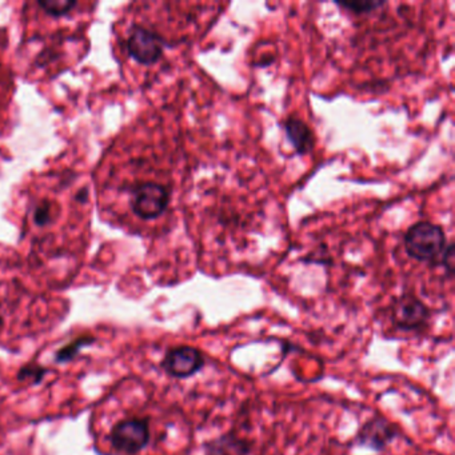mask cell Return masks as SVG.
<instances>
[{"label":"cell","instance_id":"ba28073f","mask_svg":"<svg viewBox=\"0 0 455 455\" xmlns=\"http://www.w3.org/2000/svg\"><path fill=\"white\" fill-rule=\"evenodd\" d=\"M204 450V455H250L252 443L239 434L228 431L207 441Z\"/></svg>","mask_w":455,"mask_h":455},{"label":"cell","instance_id":"30bf717a","mask_svg":"<svg viewBox=\"0 0 455 455\" xmlns=\"http://www.w3.org/2000/svg\"><path fill=\"white\" fill-rule=\"evenodd\" d=\"M95 342H97V339L92 335H82V337L76 338L55 353V362L57 363H68V362L74 361L84 348L89 347Z\"/></svg>","mask_w":455,"mask_h":455},{"label":"cell","instance_id":"5b68a950","mask_svg":"<svg viewBox=\"0 0 455 455\" xmlns=\"http://www.w3.org/2000/svg\"><path fill=\"white\" fill-rule=\"evenodd\" d=\"M161 366L169 377L188 379L206 366V356L194 346H175L164 354Z\"/></svg>","mask_w":455,"mask_h":455},{"label":"cell","instance_id":"7a4b0ae2","mask_svg":"<svg viewBox=\"0 0 455 455\" xmlns=\"http://www.w3.org/2000/svg\"><path fill=\"white\" fill-rule=\"evenodd\" d=\"M391 323L395 329L409 334H417L427 329L431 310L417 295L402 294L391 305Z\"/></svg>","mask_w":455,"mask_h":455},{"label":"cell","instance_id":"52a82bcc","mask_svg":"<svg viewBox=\"0 0 455 455\" xmlns=\"http://www.w3.org/2000/svg\"><path fill=\"white\" fill-rule=\"evenodd\" d=\"M130 57L140 65H154L164 55V42L158 34L145 28H132L127 39Z\"/></svg>","mask_w":455,"mask_h":455},{"label":"cell","instance_id":"7c38bea8","mask_svg":"<svg viewBox=\"0 0 455 455\" xmlns=\"http://www.w3.org/2000/svg\"><path fill=\"white\" fill-rule=\"evenodd\" d=\"M50 369L49 367L42 366V364L31 363L25 364V366L20 367V371H18V379L23 380H30L34 385H38L42 380L46 378V375L49 374Z\"/></svg>","mask_w":455,"mask_h":455},{"label":"cell","instance_id":"6da1fadb","mask_svg":"<svg viewBox=\"0 0 455 455\" xmlns=\"http://www.w3.org/2000/svg\"><path fill=\"white\" fill-rule=\"evenodd\" d=\"M446 247L443 228L431 222L415 223L404 234V250L418 262L439 265Z\"/></svg>","mask_w":455,"mask_h":455},{"label":"cell","instance_id":"3957f363","mask_svg":"<svg viewBox=\"0 0 455 455\" xmlns=\"http://www.w3.org/2000/svg\"><path fill=\"white\" fill-rule=\"evenodd\" d=\"M172 193L161 183L146 182L135 186L130 198L132 212L143 220H154L166 212Z\"/></svg>","mask_w":455,"mask_h":455},{"label":"cell","instance_id":"4fadbf2b","mask_svg":"<svg viewBox=\"0 0 455 455\" xmlns=\"http://www.w3.org/2000/svg\"><path fill=\"white\" fill-rule=\"evenodd\" d=\"M38 6L52 17H65L76 6V2L70 0H46V2H38Z\"/></svg>","mask_w":455,"mask_h":455},{"label":"cell","instance_id":"8fae6325","mask_svg":"<svg viewBox=\"0 0 455 455\" xmlns=\"http://www.w3.org/2000/svg\"><path fill=\"white\" fill-rule=\"evenodd\" d=\"M335 4L340 9L347 10V12L355 15L370 14V12L386 6L385 2H379V0H359V2H345V4L339 2V4Z\"/></svg>","mask_w":455,"mask_h":455},{"label":"cell","instance_id":"277c9868","mask_svg":"<svg viewBox=\"0 0 455 455\" xmlns=\"http://www.w3.org/2000/svg\"><path fill=\"white\" fill-rule=\"evenodd\" d=\"M150 422L148 418H126L116 423L110 433L111 446L116 451L135 455L150 443Z\"/></svg>","mask_w":455,"mask_h":455},{"label":"cell","instance_id":"9c48e42d","mask_svg":"<svg viewBox=\"0 0 455 455\" xmlns=\"http://www.w3.org/2000/svg\"><path fill=\"white\" fill-rule=\"evenodd\" d=\"M284 134L298 156H306L315 146V137L310 127L299 118H287L283 122Z\"/></svg>","mask_w":455,"mask_h":455},{"label":"cell","instance_id":"9a60e30c","mask_svg":"<svg viewBox=\"0 0 455 455\" xmlns=\"http://www.w3.org/2000/svg\"><path fill=\"white\" fill-rule=\"evenodd\" d=\"M0 323H2V316H0Z\"/></svg>","mask_w":455,"mask_h":455},{"label":"cell","instance_id":"5bb4252c","mask_svg":"<svg viewBox=\"0 0 455 455\" xmlns=\"http://www.w3.org/2000/svg\"><path fill=\"white\" fill-rule=\"evenodd\" d=\"M439 266L446 270V273L449 275H452L454 274L455 267V252H454V244L449 243L447 244L446 250H444L443 255H442L441 262H439Z\"/></svg>","mask_w":455,"mask_h":455},{"label":"cell","instance_id":"8992f818","mask_svg":"<svg viewBox=\"0 0 455 455\" xmlns=\"http://www.w3.org/2000/svg\"><path fill=\"white\" fill-rule=\"evenodd\" d=\"M401 436V430L395 423L382 414L374 415L359 427L355 444L375 452H382Z\"/></svg>","mask_w":455,"mask_h":455}]
</instances>
